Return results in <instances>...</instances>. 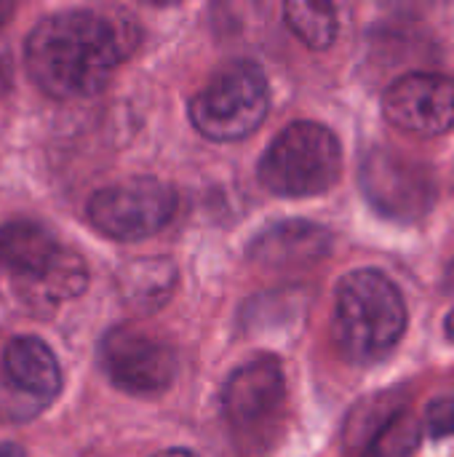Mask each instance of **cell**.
<instances>
[{
	"mask_svg": "<svg viewBox=\"0 0 454 457\" xmlns=\"http://www.w3.org/2000/svg\"><path fill=\"white\" fill-rule=\"evenodd\" d=\"M289 29L313 51H324L337 37V13L329 3H302L292 0L284 5Z\"/></svg>",
	"mask_w": 454,
	"mask_h": 457,
	"instance_id": "obj_15",
	"label": "cell"
},
{
	"mask_svg": "<svg viewBox=\"0 0 454 457\" xmlns=\"http://www.w3.org/2000/svg\"><path fill=\"white\" fill-rule=\"evenodd\" d=\"M99 361L112 386L131 396H158L177 378V356L161 337L120 324L99 343Z\"/></svg>",
	"mask_w": 454,
	"mask_h": 457,
	"instance_id": "obj_9",
	"label": "cell"
},
{
	"mask_svg": "<svg viewBox=\"0 0 454 457\" xmlns=\"http://www.w3.org/2000/svg\"><path fill=\"white\" fill-rule=\"evenodd\" d=\"M423 431L431 439H447L454 434V399H436L425 410Z\"/></svg>",
	"mask_w": 454,
	"mask_h": 457,
	"instance_id": "obj_17",
	"label": "cell"
},
{
	"mask_svg": "<svg viewBox=\"0 0 454 457\" xmlns=\"http://www.w3.org/2000/svg\"><path fill=\"white\" fill-rule=\"evenodd\" d=\"M270 88L254 62L222 67L190 102V120L211 142H238L252 137L268 118Z\"/></svg>",
	"mask_w": 454,
	"mask_h": 457,
	"instance_id": "obj_5",
	"label": "cell"
},
{
	"mask_svg": "<svg viewBox=\"0 0 454 457\" xmlns=\"http://www.w3.org/2000/svg\"><path fill=\"white\" fill-rule=\"evenodd\" d=\"M359 179L372 209L404 225L420 222L439 195L433 169L396 147H372L361 161Z\"/></svg>",
	"mask_w": 454,
	"mask_h": 457,
	"instance_id": "obj_6",
	"label": "cell"
},
{
	"mask_svg": "<svg viewBox=\"0 0 454 457\" xmlns=\"http://www.w3.org/2000/svg\"><path fill=\"white\" fill-rule=\"evenodd\" d=\"M177 212V193L155 177H131L96 190L88 201L91 225L115 241H142L163 230Z\"/></svg>",
	"mask_w": 454,
	"mask_h": 457,
	"instance_id": "obj_7",
	"label": "cell"
},
{
	"mask_svg": "<svg viewBox=\"0 0 454 457\" xmlns=\"http://www.w3.org/2000/svg\"><path fill=\"white\" fill-rule=\"evenodd\" d=\"M407 407L404 388H391L361 399L343 426V445L353 455H364L401 415Z\"/></svg>",
	"mask_w": 454,
	"mask_h": 457,
	"instance_id": "obj_14",
	"label": "cell"
},
{
	"mask_svg": "<svg viewBox=\"0 0 454 457\" xmlns=\"http://www.w3.org/2000/svg\"><path fill=\"white\" fill-rule=\"evenodd\" d=\"M0 457H21V450L16 445H0Z\"/></svg>",
	"mask_w": 454,
	"mask_h": 457,
	"instance_id": "obj_20",
	"label": "cell"
},
{
	"mask_svg": "<svg viewBox=\"0 0 454 457\" xmlns=\"http://www.w3.org/2000/svg\"><path fill=\"white\" fill-rule=\"evenodd\" d=\"M153 457H198V455H193L190 450H166V453H158V455H153Z\"/></svg>",
	"mask_w": 454,
	"mask_h": 457,
	"instance_id": "obj_21",
	"label": "cell"
},
{
	"mask_svg": "<svg viewBox=\"0 0 454 457\" xmlns=\"http://www.w3.org/2000/svg\"><path fill=\"white\" fill-rule=\"evenodd\" d=\"M286 404L284 367L273 356L254 359L235 370L222 391V410L233 431L260 434L270 428Z\"/></svg>",
	"mask_w": 454,
	"mask_h": 457,
	"instance_id": "obj_11",
	"label": "cell"
},
{
	"mask_svg": "<svg viewBox=\"0 0 454 457\" xmlns=\"http://www.w3.org/2000/svg\"><path fill=\"white\" fill-rule=\"evenodd\" d=\"M444 332H447L450 340H454V311L447 316V321H444Z\"/></svg>",
	"mask_w": 454,
	"mask_h": 457,
	"instance_id": "obj_23",
	"label": "cell"
},
{
	"mask_svg": "<svg viewBox=\"0 0 454 457\" xmlns=\"http://www.w3.org/2000/svg\"><path fill=\"white\" fill-rule=\"evenodd\" d=\"M8 86H11V75H8V67H5V62L0 59V96L8 91Z\"/></svg>",
	"mask_w": 454,
	"mask_h": 457,
	"instance_id": "obj_18",
	"label": "cell"
},
{
	"mask_svg": "<svg viewBox=\"0 0 454 457\" xmlns=\"http://www.w3.org/2000/svg\"><path fill=\"white\" fill-rule=\"evenodd\" d=\"M13 13V3H5V0H0V27L8 21V16Z\"/></svg>",
	"mask_w": 454,
	"mask_h": 457,
	"instance_id": "obj_19",
	"label": "cell"
},
{
	"mask_svg": "<svg viewBox=\"0 0 454 457\" xmlns=\"http://www.w3.org/2000/svg\"><path fill=\"white\" fill-rule=\"evenodd\" d=\"M115 284L120 300L131 311L155 313L177 289V268L169 257H139L118 270Z\"/></svg>",
	"mask_w": 454,
	"mask_h": 457,
	"instance_id": "obj_13",
	"label": "cell"
},
{
	"mask_svg": "<svg viewBox=\"0 0 454 457\" xmlns=\"http://www.w3.org/2000/svg\"><path fill=\"white\" fill-rule=\"evenodd\" d=\"M62 391V370L54 351L29 335L13 337L0 364V420L24 423L40 415Z\"/></svg>",
	"mask_w": 454,
	"mask_h": 457,
	"instance_id": "obj_8",
	"label": "cell"
},
{
	"mask_svg": "<svg viewBox=\"0 0 454 457\" xmlns=\"http://www.w3.org/2000/svg\"><path fill=\"white\" fill-rule=\"evenodd\" d=\"M260 182L284 198H310L332 190L343 174V147L332 129L316 120L289 123L260 161Z\"/></svg>",
	"mask_w": 454,
	"mask_h": 457,
	"instance_id": "obj_4",
	"label": "cell"
},
{
	"mask_svg": "<svg viewBox=\"0 0 454 457\" xmlns=\"http://www.w3.org/2000/svg\"><path fill=\"white\" fill-rule=\"evenodd\" d=\"M420 439L423 426L404 412L361 457H412L420 447Z\"/></svg>",
	"mask_w": 454,
	"mask_h": 457,
	"instance_id": "obj_16",
	"label": "cell"
},
{
	"mask_svg": "<svg viewBox=\"0 0 454 457\" xmlns=\"http://www.w3.org/2000/svg\"><path fill=\"white\" fill-rule=\"evenodd\" d=\"M407 321L404 297L383 270H353L337 284L332 337L351 364L383 361L404 337Z\"/></svg>",
	"mask_w": 454,
	"mask_h": 457,
	"instance_id": "obj_2",
	"label": "cell"
},
{
	"mask_svg": "<svg viewBox=\"0 0 454 457\" xmlns=\"http://www.w3.org/2000/svg\"><path fill=\"white\" fill-rule=\"evenodd\" d=\"M383 112L412 137H442L454 129V78L442 72L401 75L388 86Z\"/></svg>",
	"mask_w": 454,
	"mask_h": 457,
	"instance_id": "obj_10",
	"label": "cell"
},
{
	"mask_svg": "<svg viewBox=\"0 0 454 457\" xmlns=\"http://www.w3.org/2000/svg\"><path fill=\"white\" fill-rule=\"evenodd\" d=\"M0 273L13 276L19 300L37 313H51L88 287L83 257L29 220L0 225Z\"/></svg>",
	"mask_w": 454,
	"mask_h": 457,
	"instance_id": "obj_3",
	"label": "cell"
},
{
	"mask_svg": "<svg viewBox=\"0 0 454 457\" xmlns=\"http://www.w3.org/2000/svg\"><path fill=\"white\" fill-rule=\"evenodd\" d=\"M444 284H447V289H450V292H454V260L450 262L447 273H444Z\"/></svg>",
	"mask_w": 454,
	"mask_h": 457,
	"instance_id": "obj_22",
	"label": "cell"
},
{
	"mask_svg": "<svg viewBox=\"0 0 454 457\" xmlns=\"http://www.w3.org/2000/svg\"><path fill=\"white\" fill-rule=\"evenodd\" d=\"M332 252V233L308 220H286L257 233L246 249L249 260L265 270L289 273L305 270L326 260Z\"/></svg>",
	"mask_w": 454,
	"mask_h": 457,
	"instance_id": "obj_12",
	"label": "cell"
},
{
	"mask_svg": "<svg viewBox=\"0 0 454 457\" xmlns=\"http://www.w3.org/2000/svg\"><path fill=\"white\" fill-rule=\"evenodd\" d=\"M136 40L139 32L131 19L70 8L35 24L24 59L32 80L48 96L78 99L102 91Z\"/></svg>",
	"mask_w": 454,
	"mask_h": 457,
	"instance_id": "obj_1",
	"label": "cell"
}]
</instances>
